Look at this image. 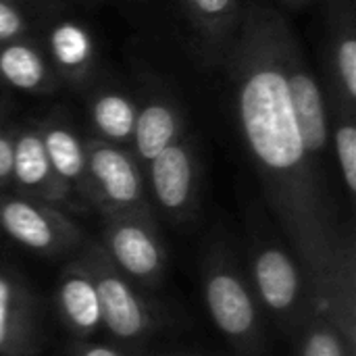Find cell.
I'll return each mask as SVG.
<instances>
[{
	"label": "cell",
	"instance_id": "1",
	"mask_svg": "<svg viewBox=\"0 0 356 356\" xmlns=\"http://www.w3.org/2000/svg\"><path fill=\"white\" fill-rule=\"evenodd\" d=\"M284 23L267 4L240 8L227 60L234 106L265 198L307 273L313 300L327 309L356 259L355 234L340 227L325 171L311 159L294 117L280 50Z\"/></svg>",
	"mask_w": 356,
	"mask_h": 356
},
{
	"label": "cell",
	"instance_id": "2",
	"mask_svg": "<svg viewBox=\"0 0 356 356\" xmlns=\"http://www.w3.org/2000/svg\"><path fill=\"white\" fill-rule=\"evenodd\" d=\"M202 296L213 325L238 356H265L263 311L227 244L217 242L202 261Z\"/></svg>",
	"mask_w": 356,
	"mask_h": 356
},
{
	"label": "cell",
	"instance_id": "3",
	"mask_svg": "<svg viewBox=\"0 0 356 356\" xmlns=\"http://www.w3.org/2000/svg\"><path fill=\"white\" fill-rule=\"evenodd\" d=\"M248 273L261 311L286 336L294 338L315 302L307 273L294 252L280 240L254 232L248 246Z\"/></svg>",
	"mask_w": 356,
	"mask_h": 356
},
{
	"label": "cell",
	"instance_id": "4",
	"mask_svg": "<svg viewBox=\"0 0 356 356\" xmlns=\"http://www.w3.org/2000/svg\"><path fill=\"white\" fill-rule=\"evenodd\" d=\"M86 152L88 200H92L104 217L152 211L146 194V175L129 148L92 138L86 142Z\"/></svg>",
	"mask_w": 356,
	"mask_h": 356
},
{
	"label": "cell",
	"instance_id": "5",
	"mask_svg": "<svg viewBox=\"0 0 356 356\" xmlns=\"http://www.w3.org/2000/svg\"><path fill=\"white\" fill-rule=\"evenodd\" d=\"M282 65L288 86L290 104L298 121L305 146L311 159L325 171V163L332 154L330 148V102L321 90L313 69L309 67L300 42L288 21L282 27Z\"/></svg>",
	"mask_w": 356,
	"mask_h": 356
},
{
	"label": "cell",
	"instance_id": "6",
	"mask_svg": "<svg viewBox=\"0 0 356 356\" xmlns=\"http://www.w3.org/2000/svg\"><path fill=\"white\" fill-rule=\"evenodd\" d=\"M111 263L138 286H156L165 273V246L152 211L104 217L102 242Z\"/></svg>",
	"mask_w": 356,
	"mask_h": 356
},
{
	"label": "cell",
	"instance_id": "7",
	"mask_svg": "<svg viewBox=\"0 0 356 356\" xmlns=\"http://www.w3.org/2000/svg\"><path fill=\"white\" fill-rule=\"evenodd\" d=\"M83 261L96 284L102 327H106L119 342H144L154 325V319L146 300L136 290V284L111 263L100 244H92L86 250Z\"/></svg>",
	"mask_w": 356,
	"mask_h": 356
},
{
	"label": "cell",
	"instance_id": "8",
	"mask_svg": "<svg viewBox=\"0 0 356 356\" xmlns=\"http://www.w3.org/2000/svg\"><path fill=\"white\" fill-rule=\"evenodd\" d=\"M0 232L44 257H60L83 242V234L58 207L13 194L0 196Z\"/></svg>",
	"mask_w": 356,
	"mask_h": 356
},
{
	"label": "cell",
	"instance_id": "9",
	"mask_svg": "<svg viewBox=\"0 0 356 356\" xmlns=\"http://www.w3.org/2000/svg\"><path fill=\"white\" fill-rule=\"evenodd\" d=\"M146 188L159 209L171 219H188L198 200V156L194 144L181 138L146 165Z\"/></svg>",
	"mask_w": 356,
	"mask_h": 356
},
{
	"label": "cell",
	"instance_id": "10",
	"mask_svg": "<svg viewBox=\"0 0 356 356\" xmlns=\"http://www.w3.org/2000/svg\"><path fill=\"white\" fill-rule=\"evenodd\" d=\"M42 348V317L31 288L0 269V356H33Z\"/></svg>",
	"mask_w": 356,
	"mask_h": 356
},
{
	"label": "cell",
	"instance_id": "11",
	"mask_svg": "<svg viewBox=\"0 0 356 356\" xmlns=\"http://www.w3.org/2000/svg\"><path fill=\"white\" fill-rule=\"evenodd\" d=\"M10 184H15L21 196L52 207H63L73 202V192L60 181V177L54 173L48 161L38 127L15 129Z\"/></svg>",
	"mask_w": 356,
	"mask_h": 356
},
{
	"label": "cell",
	"instance_id": "12",
	"mask_svg": "<svg viewBox=\"0 0 356 356\" xmlns=\"http://www.w3.org/2000/svg\"><path fill=\"white\" fill-rule=\"evenodd\" d=\"M44 52L56 79H63L71 86L88 83L96 71L94 35L79 21H56L46 33Z\"/></svg>",
	"mask_w": 356,
	"mask_h": 356
},
{
	"label": "cell",
	"instance_id": "13",
	"mask_svg": "<svg viewBox=\"0 0 356 356\" xmlns=\"http://www.w3.org/2000/svg\"><path fill=\"white\" fill-rule=\"evenodd\" d=\"M332 96L327 102L356 108V25L350 0H334L330 17Z\"/></svg>",
	"mask_w": 356,
	"mask_h": 356
},
{
	"label": "cell",
	"instance_id": "14",
	"mask_svg": "<svg viewBox=\"0 0 356 356\" xmlns=\"http://www.w3.org/2000/svg\"><path fill=\"white\" fill-rule=\"evenodd\" d=\"M0 83L33 96H48L58 88L44 48L31 38L0 44Z\"/></svg>",
	"mask_w": 356,
	"mask_h": 356
},
{
	"label": "cell",
	"instance_id": "15",
	"mask_svg": "<svg viewBox=\"0 0 356 356\" xmlns=\"http://www.w3.org/2000/svg\"><path fill=\"white\" fill-rule=\"evenodd\" d=\"M56 307L67 327L81 338L92 336L102 327L96 284L83 257L63 269L56 288Z\"/></svg>",
	"mask_w": 356,
	"mask_h": 356
},
{
	"label": "cell",
	"instance_id": "16",
	"mask_svg": "<svg viewBox=\"0 0 356 356\" xmlns=\"http://www.w3.org/2000/svg\"><path fill=\"white\" fill-rule=\"evenodd\" d=\"M181 138L184 115L171 98L152 96L142 106H138L131 152L144 167Z\"/></svg>",
	"mask_w": 356,
	"mask_h": 356
},
{
	"label": "cell",
	"instance_id": "17",
	"mask_svg": "<svg viewBox=\"0 0 356 356\" xmlns=\"http://www.w3.org/2000/svg\"><path fill=\"white\" fill-rule=\"evenodd\" d=\"M44 150L54 173L75 194L88 198V152L86 142L58 117L46 119L38 125Z\"/></svg>",
	"mask_w": 356,
	"mask_h": 356
},
{
	"label": "cell",
	"instance_id": "18",
	"mask_svg": "<svg viewBox=\"0 0 356 356\" xmlns=\"http://www.w3.org/2000/svg\"><path fill=\"white\" fill-rule=\"evenodd\" d=\"M138 117L136 100L119 90L102 88L90 100V119L96 138L115 146H131Z\"/></svg>",
	"mask_w": 356,
	"mask_h": 356
},
{
	"label": "cell",
	"instance_id": "19",
	"mask_svg": "<svg viewBox=\"0 0 356 356\" xmlns=\"http://www.w3.org/2000/svg\"><path fill=\"white\" fill-rule=\"evenodd\" d=\"M294 340L296 356H356L355 342L342 334L332 313L317 302H313Z\"/></svg>",
	"mask_w": 356,
	"mask_h": 356
},
{
	"label": "cell",
	"instance_id": "20",
	"mask_svg": "<svg viewBox=\"0 0 356 356\" xmlns=\"http://www.w3.org/2000/svg\"><path fill=\"white\" fill-rule=\"evenodd\" d=\"M330 148L340 181L350 200L356 196V108L330 102Z\"/></svg>",
	"mask_w": 356,
	"mask_h": 356
},
{
	"label": "cell",
	"instance_id": "21",
	"mask_svg": "<svg viewBox=\"0 0 356 356\" xmlns=\"http://www.w3.org/2000/svg\"><path fill=\"white\" fill-rule=\"evenodd\" d=\"M190 21L211 44L232 40L240 19V0H184Z\"/></svg>",
	"mask_w": 356,
	"mask_h": 356
},
{
	"label": "cell",
	"instance_id": "22",
	"mask_svg": "<svg viewBox=\"0 0 356 356\" xmlns=\"http://www.w3.org/2000/svg\"><path fill=\"white\" fill-rule=\"evenodd\" d=\"M21 38H31L27 17L15 0H0V44Z\"/></svg>",
	"mask_w": 356,
	"mask_h": 356
},
{
	"label": "cell",
	"instance_id": "23",
	"mask_svg": "<svg viewBox=\"0 0 356 356\" xmlns=\"http://www.w3.org/2000/svg\"><path fill=\"white\" fill-rule=\"evenodd\" d=\"M13 146H15V129H0V188L10 184Z\"/></svg>",
	"mask_w": 356,
	"mask_h": 356
},
{
	"label": "cell",
	"instance_id": "24",
	"mask_svg": "<svg viewBox=\"0 0 356 356\" xmlns=\"http://www.w3.org/2000/svg\"><path fill=\"white\" fill-rule=\"evenodd\" d=\"M73 356H123L117 348L106 346V344H94V342H83L75 348Z\"/></svg>",
	"mask_w": 356,
	"mask_h": 356
},
{
	"label": "cell",
	"instance_id": "25",
	"mask_svg": "<svg viewBox=\"0 0 356 356\" xmlns=\"http://www.w3.org/2000/svg\"><path fill=\"white\" fill-rule=\"evenodd\" d=\"M284 4H288V6H300V4H307L309 0H282Z\"/></svg>",
	"mask_w": 356,
	"mask_h": 356
}]
</instances>
